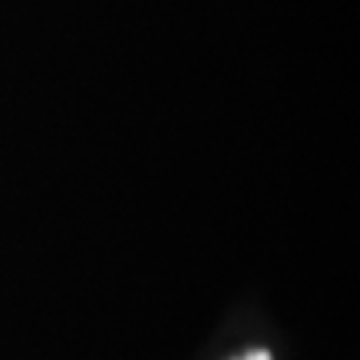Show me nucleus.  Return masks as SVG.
Here are the masks:
<instances>
[{"label":"nucleus","mask_w":360,"mask_h":360,"mask_svg":"<svg viewBox=\"0 0 360 360\" xmlns=\"http://www.w3.org/2000/svg\"><path fill=\"white\" fill-rule=\"evenodd\" d=\"M245 360H272V358L267 355V352H262V349H259V352H251V355H248Z\"/></svg>","instance_id":"f257e3e1"}]
</instances>
